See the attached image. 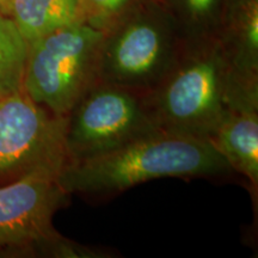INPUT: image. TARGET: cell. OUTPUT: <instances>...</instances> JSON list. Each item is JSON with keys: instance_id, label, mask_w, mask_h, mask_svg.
Returning a JSON list of instances; mask_svg holds the SVG:
<instances>
[{"instance_id": "cell-1", "label": "cell", "mask_w": 258, "mask_h": 258, "mask_svg": "<svg viewBox=\"0 0 258 258\" xmlns=\"http://www.w3.org/2000/svg\"><path fill=\"white\" fill-rule=\"evenodd\" d=\"M143 96L157 128L209 140L231 110L258 105V82L245 78L222 44L213 42L179 49Z\"/></svg>"}, {"instance_id": "cell-2", "label": "cell", "mask_w": 258, "mask_h": 258, "mask_svg": "<svg viewBox=\"0 0 258 258\" xmlns=\"http://www.w3.org/2000/svg\"><path fill=\"white\" fill-rule=\"evenodd\" d=\"M231 171L208 140L156 128L105 152L70 160L59 182L69 195H106L163 177H217Z\"/></svg>"}, {"instance_id": "cell-3", "label": "cell", "mask_w": 258, "mask_h": 258, "mask_svg": "<svg viewBox=\"0 0 258 258\" xmlns=\"http://www.w3.org/2000/svg\"><path fill=\"white\" fill-rule=\"evenodd\" d=\"M104 32L82 22L29 43L23 90L57 116L71 110L97 80Z\"/></svg>"}, {"instance_id": "cell-4", "label": "cell", "mask_w": 258, "mask_h": 258, "mask_svg": "<svg viewBox=\"0 0 258 258\" xmlns=\"http://www.w3.org/2000/svg\"><path fill=\"white\" fill-rule=\"evenodd\" d=\"M69 160L64 117L32 101L23 89L0 99V180L59 176Z\"/></svg>"}, {"instance_id": "cell-5", "label": "cell", "mask_w": 258, "mask_h": 258, "mask_svg": "<svg viewBox=\"0 0 258 258\" xmlns=\"http://www.w3.org/2000/svg\"><path fill=\"white\" fill-rule=\"evenodd\" d=\"M63 117L70 160L105 152L157 128L148 115L143 92L99 80Z\"/></svg>"}, {"instance_id": "cell-6", "label": "cell", "mask_w": 258, "mask_h": 258, "mask_svg": "<svg viewBox=\"0 0 258 258\" xmlns=\"http://www.w3.org/2000/svg\"><path fill=\"white\" fill-rule=\"evenodd\" d=\"M69 194L59 176L34 173L0 188V247L38 246L56 257H72L76 243L53 226Z\"/></svg>"}, {"instance_id": "cell-7", "label": "cell", "mask_w": 258, "mask_h": 258, "mask_svg": "<svg viewBox=\"0 0 258 258\" xmlns=\"http://www.w3.org/2000/svg\"><path fill=\"white\" fill-rule=\"evenodd\" d=\"M110 34L103 36L97 79L134 91L145 92L156 85L179 50L165 28L150 17L131 19Z\"/></svg>"}, {"instance_id": "cell-8", "label": "cell", "mask_w": 258, "mask_h": 258, "mask_svg": "<svg viewBox=\"0 0 258 258\" xmlns=\"http://www.w3.org/2000/svg\"><path fill=\"white\" fill-rule=\"evenodd\" d=\"M209 143L225 158L232 171L258 186V105H243L225 116Z\"/></svg>"}, {"instance_id": "cell-9", "label": "cell", "mask_w": 258, "mask_h": 258, "mask_svg": "<svg viewBox=\"0 0 258 258\" xmlns=\"http://www.w3.org/2000/svg\"><path fill=\"white\" fill-rule=\"evenodd\" d=\"M6 10L28 43L85 22L82 0H10Z\"/></svg>"}, {"instance_id": "cell-10", "label": "cell", "mask_w": 258, "mask_h": 258, "mask_svg": "<svg viewBox=\"0 0 258 258\" xmlns=\"http://www.w3.org/2000/svg\"><path fill=\"white\" fill-rule=\"evenodd\" d=\"M28 51L17 25L0 11V99L23 89Z\"/></svg>"}, {"instance_id": "cell-11", "label": "cell", "mask_w": 258, "mask_h": 258, "mask_svg": "<svg viewBox=\"0 0 258 258\" xmlns=\"http://www.w3.org/2000/svg\"><path fill=\"white\" fill-rule=\"evenodd\" d=\"M85 22L105 31L120 21L129 9L132 0H82Z\"/></svg>"}, {"instance_id": "cell-12", "label": "cell", "mask_w": 258, "mask_h": 258, "mask_svg": "<svg viewBox=\"0 0 258 258\" xmlns=\"http://www.w3.org/2000/svg\"><path fill=\"white\" fill-rule=\"evenodd\" d=\"M219 0H180L183 12L194 25L205 24L213 17L218 8Z\"/></svg>"}, {"instance_id": "cell-13", "label": "cell", "mask_w": 258, "mask_h": 258, "mask_svg": "<svg viewBox=\"0 0 258 258\" xmlns=\"http://www.w3.org/2000/svg\"><path fill=\"white\" fill-rule=\"evenodd\" d=\"M9 3H10V0H0V11H2V10L8 9Z\"/></svg>"}]
</instances>
